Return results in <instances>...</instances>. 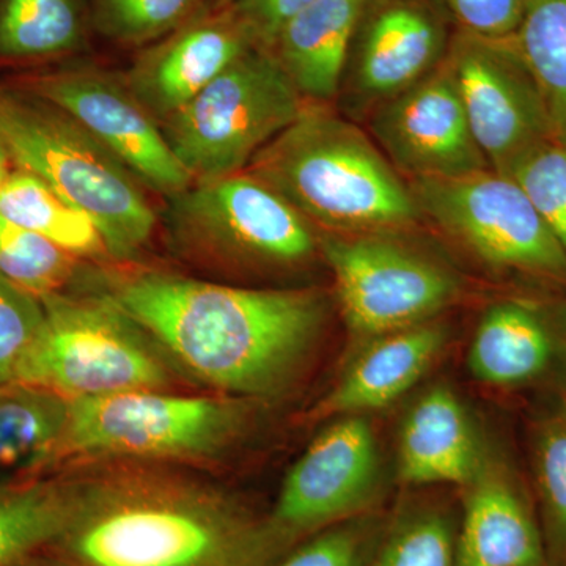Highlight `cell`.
<instances>
[{
    "mask_svg": "<svg viewBox=\"0 0 566 566\" xmlns=\"http://www.w3.org/2000/svg\"><path fill=\"white\" fill-rule=\"evenodd\" d=\"M315 0H234L233 9L251 29L260 46L270 50L279 31Z\"/></svg>",
    "mask_w": 566,
    "mask_h": 566,
    "instance_id": "35",
    "label": "cell"
},
{
    "mask_svg": "<svg viewBox=\"0 0 566 566\" xmlns=\"http://www.w3.org/2000/svg\"><path fill=\"white\" fill-rule=\"evenodd\" d=\"M553 122L566 136V0H531L510 39Z\"/></svg>",
    "mask_w": 566,
    "mask_h": 566,
    "instance_id": "25",
    "label": "cell"
},
{
    "mask_svg": "<svg viewBox=\"0 0 566 566\" xmlns=\"http://www.w3.org/2000/svg\"><path fill=\"white\" fill-rule=\"evenodd\" d=\"M81 39V17L74 0H2L0 54L43 57L62 54Z\"/></svg>",
    "mask_w": 566,
    "mask_h": 566,
    "instance_id": "26",
    "label": "cell"
},
{
    "mask_svg": "<svg viewBox=\"0 0 566 566\" xmlns=\"http://www.w3.org/2000/svg\"><path fill=\"white\" fill-rule=\"evenodd\" d=\"M324 233L323 253L354 334L379 337L431 322L460 294L457 275L398 233Z\"/></svg>",
    "mask_w": 566,
    "mask_h": 566,
    "instance_id": "8",
    "label": "cell"
},
{
    "mask_svg": "<svg viewBox=\"0 0 566 566\" xmlns=\"http://www.w3.org/2000/svg\"><path fill=\"white\" fill-rule=\"evenodd\" d=\"M13 566H71L70 564H66L65 560H62L61 557H51V558H39V557H31L25 558V560L20 562V564L13 565Z\"/></svg>",
    "mask_w": 566,
    "mask_h": 566,
    "instance_id": "36",
    "label": "cell"
},
{
    "mask_svg": "<svg viewBox=\"0 0 566 566\" xmlns=\"http://www.w3.org/2000/svg\"><path fill=\"white\" fill-rule=\"evenodd\" d=\"M106 297L193 375L241 397L289 385L327 314L314 289H240L153 271L120 279Z\"/></svg>",
    "mask_w": 566,
    "mask_h": 566,
    "instance_id": "1",
    "label": "cell"
},
{
    "mask_svg": "<svg viewBox=\"0 0 566 566\" xmlns=\"http://www.w3.org/2000/svg\"><path fill=\"white\" fill-rule=\"evenodd\" d=\"M458 32L488 40L515 35L531 0H439Z\"/></svg>",
    "mask_w": 566,
    "mask_h": 566,
    "instance_id": "34",
    "label": "cell"
},
{
    "mask_svg": "<svg viewBox=\"0 0 566 566\" xmlns=\"http://www.w3.org/2000/svg\"><path fill=\"white\" fill-rule=\"evenodd\" d=\"M260 46L233 6L185 22L145 52L129 74L128 88L158 122H166L234 61Z\"/></svg>",
    "mask_w": 566,
    "mask_h": 566,
    "instance_id": "16",
    "label": "cell"
},
{
    "mask_svg": "<svg viewBox=\"0 0 566 566\" xmlns=\"http://www.w3.org/2000/svg\"><path fill=\"white\" fill-rule=\"evenodd\" d=\"M303 96L273 51L255 46L163 122L164 136L193 181L240 174L304 111Z\"/></svg>",
    "mask_w": 566,
    "mask_h": 566,
    "instance_id": "5",
    "label": "cell"
},
{
    "mask_svg": "<svg viewBox=\"0 0 566 566\" xmlns=\"http://www.w3.org/2000/svg\"><path fill=\"white\" fill-rule=\"evenodd\" d=\"M169 199L174 234L227 259L293 266L319 251L315 227L281 193L245 170L193 181Z\"/></svg>",
    "mask_w": 566,
    "mask_h": 566,
    "instance_id": "10",
    "label": "cell"
},
{
    "mask_svg": "<svg viewBox=\"0 0 566 566\" xmlns=\"http://www.w3.org/2000/svg\"><path fill=\"white\" fill-rule=\"evenodd\" d=\"M324 233L406 230L422 221L409 182L352 122L307 103L245 167Z\"/></svg>",
    "mask_w": 566,
    "mask_h": 566,
    "instance_id": "3",
    "label": "cell"
},
{
    "mask_svg": "<svg viewBox=\"0 0 566 566\" xmlns=\"http://www.w3.org/2000/svg\"><path fill=\"white\" fill-rule=\"evenodd\" d=\"M0 139L21 170L95 222L114 259H132L155 230L142 182L69 115L0 96Z\"/></svg>",
    "mask_w": 566,
    "mask_h": 566,
    "instance_id": "4",
    "label": "cell"
},
{
    "mask_svg": "<svg viewBox=\"0 0 566 566\" xmlns=\"http://www.w3.org/2000/svg\"><path fill=\"white\" fill-rule=\"evenodd\" d=\"M286 547L221 494L136 476L81 486L52 549L71 566H273Z\"/></svg>",
    "mask_w": 566,
    "mask_h": 566,
    "instance_id": "2",
    "label": "cell"
},
{
    "mask_svg": "<svg viewBox=\"0 0 566 566\" xmlns=\"http://www.w3.org/2000/svg\"><path fill=\"white\" fill-rule=\"evenodd\" d=\"M422 218L490 266L566 281V251L526 192L493 169L411 180Z\"/></svg>",
    "mask_w": 566,
    "mask_h": 566,
    "instance_id": "9",
    "label": "cell"
},
{
    "mask_svg": "<svg viewBox=\"0 0 566 566\" xmlns=\"http://www.w3.org/2000/svg\"><path fill=\"white\" fill-rule=\"evenodd\" d=\"M10 153L7 150L6 144H3V140L0 139V188H2L3 182L9 180L10 177V170H9V163H10Z\"/></svg>",
    "mask_w": 566,
    "mask_h": 566,
    "instance_id": "37",
    "label": "cell"
},
{
    "mask_svg": "<svg viewBox=\"0 0 566 566\" xmlns=\"http://www.w3.org/2000/svg\"><path fill=\"white\" fill-rule=\"evenodd\" d=\"M44 318L41 297L0 275V385L14 382L43 329Z\"/></svg>",
    "mask_w": 566,
    "mask_h": 566,
    "instance_id": "30",
    "label": "cell"
},
{
    "mask_svg": "<svg viewBox=\"0 0 566 566\" xmlns=\"http://www.w3.org/2000/svg\"><path fill=\"white\" fill-rule=\"evenodd\" d=\"M483 463L460 398L441 386L422 395L401 427L400 479L412 486H468Z\"/></svg>",
    "mask_w": 566,
    "mask_h": 566,
    "instance_id": "19",
    "label": "cell"
},
{
    "mask_svg": "<svg viewBox=\"0 0 566 566\" xmlns=\"http://www.w3.org/2000/svg\"><path fill=\"white\" fill-rule=\"evenodd\" d=\"M319 405L322 416H360L392 405L427 374L447 344V329L431 322L370 338Z\"/></svg>",
    "mask_w": 566,
    "mask_h": 566,
    "instance_id": "18",
    "label": "cell"
},
{
    "mask_svg": "<svg viewBox=\"0 0 566 566\" xmlns=\"http://www.w3.org/2000/svg\"><path fill=\"white\" fill-rule=\"evenodd\" d=\"M0 214L46 238L77 259L109 255L95 222L35 175L10 174L0 188Z\"/></svg>",
    "mask_w": 566,
    "mask_h": 566,
    "instance_id": "22",
    "label": "cell"
},
{
    "mask_svg": "<svg viewBox=\"0 0 566 566\" xmlns=\"http://www.w3.org/2000/svg\"><path fill=\"white\" fill-rule=\"evenodd\" d=\"M457 531L444 510H408L381 535L370 566H457Z\"/></svg>",
    "mask_w": 566,
    "mask_h": 566,
    "instance_id": "27",
    "label": "cell"
},
{
    "mask_svg": "<svg viewBox=\"0 0 566 566\" xmlns=\"http://www.w3.org/2000/svg\"><path fill=\"white\" fill-rule=\"evenodd\" d=\"M505 175L526 192L566 251V136L556 133L539 142Z\"/></svg>",
    "mask_w": 566,
    "mask_h": 566,
    "instance_id": "29",
    "label": "cell"
},
{
    "mask_svg": "<svg viewBox=\"0 0 566 566\" xmlns=\"http://www.w3.org/2000/svg\"><path fill=\"white\" fill-rule=\"evenodd\" d=\"M370 0H315L279 31L270 50L304 102L338 98L349 50Z\"/></svg>",
    "mask_w": 566,
    "mask_h": 566,
    "instance_id": "20",
    "label": "cell"
},
{
    "mask_svg": "<svg viewBox=\"0 0 566 566\" xmlns=\"http://www.w3.org/2000/svg\"><path fill=\"white\" fill-rule=\"evenodd\" d=\"M554 345L543 315L531 304L504 301L480 319L469 349V370L490 386H516L542 375Z\"/></svg>",
    "mask_w": 566,
    "mask_h": 566,
    "instance_id": "21",
    "label": "cell"
},
{
    "mask_svg": "<svg viewBox=\"0 0 566 566\" xmlns=\"http://www.w3.org/2000/svg\"><path fill=\"white\" fill-rule=\"evenodd\" d=\"M44 102L80 123L147 188L167 197L193 180L164 136L158 120L128 87L102 73L74 71L36 85Z\"/></svg>",
    "mask_w": 566,
    "mask_h": 566,
    "instance_id": "15",
    "label": "cell"
},
{
    "mask_svg": "<svg viewBox=\"0 0 566 566\" xmlns=\"http://www.w3.org/2000/svg\"><path fill=\"white\" fill-rule=\"evenodd\" d=\"M234 0H214L216 9H223V7L233 6Z\"/></svg>",
    "mask_w": 566,
    "mask_h": 566,
    "instance_id": "38",
    "label": "cell"
},
{
    "mask_svg": "<svg viewBox=\"0 0 566 566\" xmlns=\"http://www.w3.org/2000/svg\"><path fill=\"white\" fill-rule=\"evenodd\" d=\"M370 129L386 158L409 181L491 169L444 62L408 91L375 107Z\"/></svg>",
    "mask_w": 566,
    "mask_h": 566,
    "instance_id": "14",
    "label": "cell"
},
{
    "mask_svg": "<svg viewBox=\"0 0 566 566\" xmlns=\"http://www.w3.org/2000/svg\"><path fill=\"white\" fill-rule=\"evenodd\" d=\"M379 453L360 416L340 417L290 469L270 524L286 545L364 516L378 494Z\"/></svg>",
    "mask_w": 566,
    "mask_h": 566,
    "instance_id": "12",
    "label": "cell"
},
{
    "mask_svg": "<svg viewBox=\"0 0 566 566\" xmlns=\"http://www.w3.org/2000/svg\"><path fill=\"white\" fill-rule=\"evenodd\" d=\"M243 411L223 398L137 389L69 401L52 457L210 455L240 433Z\"/></svg>",
    "mask_w": 566,
    "mask_h": 566,
    "instance_id": "7",
    "label": "cell"
},
{
    "mask_svg": "<svg viewBox=\"0 0 566 566\" xmlns=\"http://www.w3.org/2000/svg\"><path fill=\"white\" fill-rule=\"evenodd\" d=\"M452 24L439 0H370L338 96L364 112L408 91L444 62Z\"/></svg>",
    "mask_w": 566,
    "mask_h": 566,
    "instance_id": "13",
    "label": "cell"
},
{
    "mask_svg": "<svg viewBox=\"0 0 566 566\" xmlns=\"http://www.w3.org/2000/svg\"><path fill=\"white\" fill-rule=\"evenodd\" d=\"M77 256L0 214V275L44 297L61 293L76 273Z\"/></svg>",
    "mask_w": 566,
    "mask_h": 566,
    "instance_id": "28",
    "label": "cell"
},
{
    "mask_svg": "<svg viewBox=\"0 0 566 566\" xmlns=\"http://www.w3.org/2000/svg\"><path fill=\"white\" fill-rule=\"evenodd\" d=\"M465 488L457 566H547L542 532L504 465L485 460Z\"/></svg>",
    "mask_w": 566,
    "mask_h": 566,
    "instance_id": "17",
    "label": "cell"
},
{
    "mask_svg": "<svg viewBox=\"0 0 566 566\" xmlns=\"http://www.w3.org/2000/svg\"><path fill=\"white\" fill-rule=\"evenodd\" d=\"M81 486L59 483L0 491V566H13L52 547L80 504Z\"/></svg>",
    "mask_w": 566,
    "mask_h": 566,
    "instance_id": "23",
    "label": "cell"
},
{
    "mask_svg": "<svg viewBox=\"0 0 566 566\" xmlns=\"http://www.w3.org/2000/svg\"><path fill=\"white\" fill-rule=\"evenodd\" d=\"M69 401L39 387L0 385V472L54 455Z\"/></svg>",
    "mask_w": 566,
    "mask_h": 566,
    "instance_id": "24",
    "label": "cell"
},
{
    "mask_svg": "<svg viewBox=\"0 0 566 566\" xmlns=\"http://www.w3.org/2000/svg\"><path fill=\"white\" fill-rule=\"evenodd\" d=\"M535 468L551 539L558 553L566 556V409L543 424L536 442Z\"/></svg>",
    "mask_w": 566,
    "mask_h": 566,
    "instance_id": "32",
    "label": "cell"
},
{
    "mask_svg": "<svg viewBox=\"0 0 566 566\" xmlns=\"http://www.w3.org/2000/svg\"><path fill=\"white\" fill-rule=\"evenodd\" d=\"M444 65L491 169L506 174L556 134L538 87L509 40L453 33Z\"/></svg>",
    "mask_w": 566,
    "mask_h": 566,
    "instance_id": "11",
    "label": "cell"
},
{
    "mask_svg": "<svg viewBox=\"0 0 566 566\" xmlns=\"http://www.w3.org/2000/svg\"><path fill=\"white\" fill-rule=\"evenodd\" d=\"M381 535L370 517H354L316 532L277 566H370Z\"/></svg>",
    "mask_w": 566,
    "mask_h": 566,
    "instance_id": "31",
    "label": "cell"
},
{
    "mask_svg": "<svg viewBox=\"0 0 566 566\" xmlns=\"http://www.w3.org/2000/svg\"><path fill=\"white\" fill-rule=\"evenodd\" d=\"M43 329L14 382L39 387L66 401L137 389H161L166 365L150 335L109 297H41Z\"/></svg>",
    "mask_w": 566,
    "mask_h": 566,
    "instance_id": "6",
    "label": "cell"
},
{
    "mask_svg": "<svg viewBox=\"0 0 566 566\" xmlns=\"http://www.w3.org/2000/svg\"><path fill=\"white\" fill-rule=\"evenodd\" d=\"M197 0H99L104 31L140 43L172 32L188 20Z\"/></svg>",
    "mask_w": 566,
    "mask_h": 566,
    "instance_id": "33",
    "label": "cell"
}]
</instances>
